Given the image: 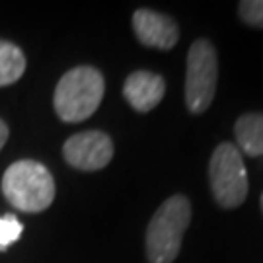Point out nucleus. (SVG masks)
<instances>
[{
	"label": "nucleus",
	"mask_w": 263,
	"mask_h": 263,
	"mask_svg": "<svg viewBox=\"0 0 263 263\" xmlns=\"http://www.w3.org/2000/svg\"><path fill=\"white\" fill-rule=\"evenodd\" d=\"M2 193L14 209L41 213L55 199V179L35 160H18L2 176Z\"/></svg>",
	"instance_id": "1"
},
{
	"label": "nucleus",
	"mask_w": 263,
	"mask_h": 263,
	"mask_svg": "<svg viewBox=\"0 0 263 263\" xmlns=\"http://www.w3.org/2000/svg\"><path fill=\"white\" fill-rule=\"evenodd\" d=\"M105 82L102 72L94 66H76L68 70L55 88L57 115L66 123L88 119L104 100Z\"/></svg>",
	"instance_id": "2"
},
{
	"label": "nucleus",
	"mask_w": 263,
	"mask_h": 263,
	"mask_svg": "<svg viewBox=\"0 0 263 263\" xmlns=\"http://www.w3.org/2000/svg\"><path fill=\"white\" fill-rule=\"evenodd\" d=\"M191 220V203L185 195L166 199L146 228V257L151 263H174Z\"/></svg>",
	"instance_id": "3"
},
{
	"label": "nucleus",
	"mask_w": 263,
	"mask_h": 263,
	"mask_svg": "<svg viewBox=\"0 0 263 263\" xmlns=\"http://www.w3.org/2000/svg\"><path fill=\"white\" fill-rule=\"evenodd\" d=\"M209 181L213 197L222 209H236L248 195V174H246L242 152L232 142L218 144L209 164Z\"/></svg>",
	"instance_id": "4"
},
{
	"label": "nucleus",
	"mask_w": 263,
	"mask_h": 263,
	"mask_svg": "<svg viewBox=\"0 0 263 263\" xmlns=\"http://www.w3.org/2000/svg\"><path fill=\"white\" fill-rule=\"evenodd\" d=\"M185 72V105L191 113L199 115L213 104L218 80L216 51L209 39L193 41L187 53Z\"/></svg>",
	"instance_id": "5"
},
{
	"label": "nucleus",
	"mask_w": 263,
	"mask_h": 263,
	"mask_svg": "<svg viewBox=\"0 0 263 263\" xmlns=\"http://www.w3.org/2000/svg\"><path fill=\"white\" fill-rule=\"evenodd\" d=\"M65 160L76 170L96 172L105 168L113 158V142L102 131H84L72 135L63 146Z\"/></svg>",
	"instance_id": "6"
},
{
	"label": "nucleus",
	"mask_w": 263,
	"mask_h": 263,
	"mask_svg": "<svg viewBox=\"0 0 263 263\" xmlns=\"http://www.w3.org/2000/svg\"><path fill=\"white\" fill-rule=\"evenodd\" d=\"M133 29L142 45L162 51L172 49L179 39L176 22L154 10H137L133 14Z\"/></svg>",
	"instance_id": "7"
},
{
	"label": "nucleus",
	"mask_w": 263,
	"mask_h": 263,
	"mask_svg": "<svg viewBox=\"0 0 263 263\" xmlns=\"http://www.w3.org/2000/svg\"><path fill=\"white\" fill-rule=\"evenodd\" d=\"M166 94V82L156 72L148 70H137L129 74L123 86V96L131 104L133 109L141 113H146L154 109L162 102Z\"/></svg>",
	"instance_id": "8"
},
{
	"label": "nucleus",
	"mask_w": 263,
	"mask_h": 263,
	"mask_svg": "<svg viewBox=\"0 0 263 263\" xmlns=\"http://www.w3.org/2000/svg\"><path fill=\"white\" fill-rule=\"evenodd\" d=\"M238 151L248 156H263V113H246L234 127Z\"/></svg>",
	"instance_id": "9"
},
{
	"label": "nucleus",
	"mask_w": 263,
	"mask_h": 263,
	"mask_svg": "<svg viewBox=\"0 0 263 263\" xmlns=\"http://www.w3.org/2000/svg\"><path fill=\"white\" fill-rule=\"evenodd\" d=\"M26 72V55L22 49L10 41L0 39V86L18 82Z\"/></svg>",
	"instance_id": "10"
},
{
	"label": "nucleus",
	"mask_w": 263,
	"mask_h": 263,
	"mask_svg": "<svg viewBox=\"0 0 263 263\" xmlns=\"http://www.w3.org/2000/svg\"><path fill=\"white\" fill-rule=\"evenodd\" d=\"M22 232H24V226L14 215L0 216V252H4L14 242H18Z\"/></svg>",
	"instance_id": "11"
},
{
	"label": "nucleus",
	"mask_w": 263,
	"mask_h": 263,
	"mask_svg": "<svg viewBox=\"0 0 263 263\" xmlns=\"http://www.w3.org/2000/svg\"><path fill=\"white\" fill-rule=\"evenodd\" d=\"M240 16L248 26L263 29V0H244V2H240Z\"/></svg>",
	"instance_id": "12"
},
{
	"label": "nucleus",
	"mask_w": 263,
	"mask_h": 263,
	"mask_svg": "<svg viewBox=\"0 0 263 263\" xmlns=\"http://www.w3.org/2000/svg\"><path fill=\"white\" fill-rule=\"evenodd\" d=\"M6 141H8V125L0 119V151L6 144Z\"/></svg>",
	"instance_id": "13"
},
{
	"label": "nucleus",
	"mask_w": 263,
	"mask_h": 263,
	"mask_svg": "<svg viewBox=\"0 0 263 263\" xmlns=\"http://www.w3.org/2000/svg\"><path fill=\"white\" fill-rule=\"evenodd\" d=\"M261 211H263V195H261Z\"/></svg>",
	"instance_id": "14"
}]
</instances>
